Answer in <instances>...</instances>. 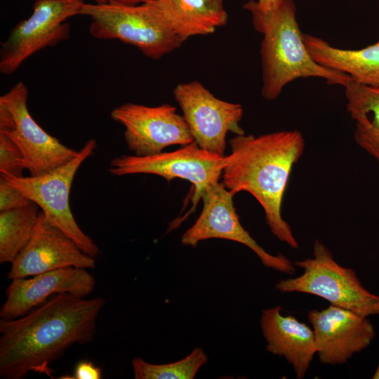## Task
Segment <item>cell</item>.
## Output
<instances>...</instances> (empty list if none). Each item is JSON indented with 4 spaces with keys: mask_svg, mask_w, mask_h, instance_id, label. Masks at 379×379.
Masks as SVG:
<instances>
[{
    "mask_svg": "<svg viewBox=\"0 0 379 379\" xmlns=\"http://www.w3.org/2000/svg\"><path fill=\"white\" fill-rule=\"evenodd\" d=\"M105 305L100 297H51L26 314L0 320V376L22 379L30 372L53 378L51 365L75 345L91 342Z\"/></svg>",
    "mask_w": 379,
    "mask_h": 379,
    "instance_id": "cell-1",
    "label": "cell"
},
{
    "mask_svg": "<svg viewBox=\"0 0 379 379\" xmlns=\"http://www.w3.org/2000/svg\"><path fill=\"white\" fill-rule=\"evenodd\" d=\"M222 183L234 195L250 193L265 212L267 225L279 241L298 248L289 224L283 218V197L293 167L305 149V139L297 131H279L258 136L236 135L229 140Z\"/></svg>",
    "mask_w": 379,
    "mask_h": 379,
    "instance_id": "cell-2",
    "label": "cell"
},
{
    "mask_svg": "<svg viewBox=\"0 0 379 379\" xmlns=\"http://www.w3.org/2000/svg\"><path fill=\"white\" fill-rule=\"evenodd\" d=\"M244 8L251 14L255 29L262 35L260 53L264 99H277L286 86L300 78H320L329 85L344 88L352 81L348 75L324 67L312 58L297 20L294 0H278L267 11L250 0Z\"/></svg>",
    "mask_w": 379,
    "mask_h": 379,
    "instance_id": "cell-3",
    "label": "cell"
},
{
    "mask_svg": "<svg viewBox=\"0 0 379 379\" xmlns=\"http://www.w3.org/2000/svg\"><path fill=\"white\" fill-rule=\"evenodd\" d=\"M294 265L304 272L279 281L275 288L280 293H309L364 317L379 315V296L364 288L353 269L339 265L321 241H314L312 258Z\"/></svg>",
    "mask_w": 379,
    "mask_h": 379,
    "instance_id": "cell-4",
    "label": "cell"
},
{
    "mask_svg": "<svg viewBox=\"0 0 379 379\" xmlns=\"http://www.w3.org/2000/svg\"><path fill=\"white\" fill-rule=\"evenodd\" d=\"M80 15L91 18L89 32L93 37L120 40L137 47L152 60L161 59L185 41L171 32L146 4L85 3Z\"/></svg>",
    "mask_w": 379,
    "mask_h": 379,
    "instance_id": "cell-5",
    "label": "cell"
},
{
    "mask_svg": "<svg viewBox=\"0 0 379 379\" xmlns=\"http://www.w3.org/2000/svg\"><path fill=\"white\" fill-rule=\"evenodd\" d=\"M97 147L95 139L88 140L70 161L39 176H12L1 174L8 182L35 203L46 220L70 237L87 255L95 258L99 248L78 225L69 205V192L81 164Z\"/></svg>",
    "mask_w": 379,
    "mask_h": 379,
    "instance_id": "cell-6",
    "label": "cell"
},
{
    "mask_svg": "<svg viewBox=\"0 0 379 379\" xmlns=\"http://www.w3.org/2000/svg\"><path fill=\"white\" fill-rule=\"evenodd\" d=\"M28 88L16 83L0 96V132L22 152L31 176L46 174L72 159L79 151L61 143L33 119L27 107Z\"/></svg>",
    "mask_w": 379,
    "mask_h": 379,
    "instance_id": "cell-7",
    "label": "cell"
},
{
    "mask_svg": "<svg viewBox=\"0 0 379 379\" xmlns=\"http://www.w3.org/2000/svg\"><path fill=\"white\" fill-rule=\"evenodd\" d=\"M225 155L200 147L193 141L180 149L148 156L121 155L111 160L109 172L116 176L153 174L168 183L175 178L190 182L194 188L192 201L196 206L205 191L218 182L225 165Z\"/></svg>",
    "mask_w": 379,
    "mask_h": 379,
    "instance_id": "cell-8",
    "label": "cell"
},
{
    "mask_svg": "<svg viewBox=\"0 0 379 379\" xmlns=\"http://www.w3.org/2000/svg\"><path fill=\"white\" fill-rule=\"evenodd\" d=\"M84 0H35L32 14L20 21L1 43L0 72L11 75L36 52L67 39L66 20L80 15Z\"/></svg>",
    "mask_w": 379,
    "mask_h": 379,
    "instance_id": "cell-9",
    "label": "cell"
},
{
    "mask_svg": "<svg viewBox=\"0 0 379 379\" xmlns=\"http://www.w3.org/2000/svg\"><path fill=\"white\" fill-rule=\"evenodd\" d=\"M234 196L222 182H218L209 187L201 197V213L195 222L183 233L182 244L196 247L199 241L208 239L236 241L252 250L265 267L294 274V265L285 255L269 253L244 228L234 206Z\"/></svg>",
    "mask_w": 379,
    "mask_h": 379,
    "instance_id": "cell-10",
    "label": "cell"
},
{
    "mask_svg": "<svg viewBox=\"0 0 379 379\" xmlns=\"http://www.w3.org/2000/svg\"><path fill=\"white\" fill-rule=\"evenodd\" d=\"M173 93L200 147L224 155L227 133H245L239 125L244 114L240 104L218 99L198 81L178 84Z\"/></svg>",
    "mask_w": 379,
    "mask_h": 379,
    "instance_id": "cell-11",
    "label": "cell"
},
{
    "mask_svg": "<svg viewBox=\"0 0 379 379\" xmlns=\"http://www.w3.org/2000/svg\"><path fill=\"white\" fill-rule=\"evenodd\" d=\"M110 117L124 126L126 145L137 156L156 154L167 147L194 141L185 118L168 103L149 107L126 102L114 108Z\"/></svg>",
    "mask_w": 379,
    "mask_h": 379,
    "instance_id": "cell-12",
    "label": "cell"
},
{
    "mask_svg": "<svg viewBox=\"0 0 379 379\" xmlns=\"http://www.w3.org/2000/svg\"><path fill=\"white\" fill-rule=\"evenodd\" d=\"M307 318L313 327L317 354L324 364H345L367 348L375 335L367 317L335 305L310 310Z\"/></svg>",
    "mask_w": 379,
    "mask_h": 379,
    "instance_id": "cell-13",
    "label": "cell"
},
{
    "mask_svg": "<svg viewBox=\"0 0 379 379\" xmlns=\"http://www.w3.org/2000/svg\"><path fill=\"white\" fill-rule=\"evenodd\" d=\"M95 264L94 258L48 222L40 211L32 236L11 263L7 277L11 280L26 278L67 267L89 270L95 268Z\"/></svg>",
    "mask_w": 379,
    "mask_h": 379,
    "instance_id": "cell-14",
    "label": "cell"
},
{
    "mask_svg": "<svg viewBox=\"0 0 379 379\" xmlns=\"http://www.w3.org/2000/svg\"><path fill=\"white\" fill-rule=\"evenodd\" d=\"M95 279L87 269L67 267L11 280L0 310L1 319L23 316L60 293L86 298L94 291Z\"/></svg>",
    "mask_w": 379,
    "mask_h": 379,
    "instance_id": "cell-15",
    "label": "cell"
},
{
    "mask_svg": "<svg viewBox=\"0 0 379 379\" xmlns=\"http://www.w3.org/2000/svg\"><path fill=\"white\" fill-rule=\"evenodd\" d=\"M280 306L262 310L260 327L266 350L284 357L293 367L296 378H303L317 354L314 331L292 315L283 316Z\"/></svg>",
    "mask_w": 379,
    "mask_h": 379,
    "instance_id": "cell-16",
    "label": "cell"
},
{
    "mask_svg": "<svg viewBox=\"0 0 379 379\" xmlns=\"http://www.w3.org/2000/svg\"><path fill=\"white\" fill-rule=\"evenodd\" d=\"M302 37L310 55L320 65L344 73L358 84L379 87V41L359 49H345L309 34Z\"/></svg>",
    "mask_w": 379,
    "mask_h": 379,
    "instance_id": "cell-17",
    "label": "cell"
},
{
    "mask_svg": "<svg viewBox=\"0 0 379 379\" xmlns=\"http://www.w3.org/2000/svg\"><path fill=\"white\" fill-rule=\"evenodd\" d=\"M145 4L171 32L185 41L212 34L228 20L225 8L206 0H153Z\"/></svg>",
    "mask_w": 379,
    "mask_h": 379,
    "instance_id": "cell-18",
    "label": "cell"
},
{
    "mask_svg": "<svg viewBox=\"0 0 379 379\" xmlns=\"http://www.w3.org/2000/svg\"><path fill=\"white\" fill-rule=\"evenodd\" d=\"M33 201L0 211V263H12L31 239L40 211Z\"/></svg>",
    "mask_w": 379,
    "mask_h": 379,
    "instance_id": "cell-19",
    "label": "cell"
},
{
    "mask_svg": "<svg viewBox=\"0 0 379 379\" xmlns=\"http://www.w3.org/2000/svg\"><path fill=\"white\" fill-rule=\"evenodd\" d=\"M207 361L204 351L197 347L186 357L164 364H150L135 357L132 359V368L135 379H193Z\"/></svg>",
    "mask_w": 379,
    "mask_h": 379,
    "instance_id": "cell-20",
    "label": "cell"
},
{
    "mask_svg": "<svg viewBox=\"0 0 379 379\" xmlns=\"http://www.w3.org/2000/svg\"><path fill=\"white\" fill-rule=\"evenodd\" d=\"M347 111L354 119L359 114H372V125L379 128V87L351 81L345 87Z\"/></svg>",
    "mask_w": 379,
    "mask_h": 379,
    "instance_id": "cell-21",
    "label": "cell"
},
{
    "mask_svg": "<svg viewBox=\"0 0 379 379\" xmlns=\"http://www.w3.org/2000/svg\"><path fill=\"white\" fill-rule=\"evenodd\" d=\"M25 169L22 152L10 138L0 132V174L20 177Z\"/></svg>",
    "mask_w": 379,
    "mask_h": 379,
    "instance_id": "cell-22",
    "label": "cell"
},
{
    "mask_svg": "<svg viewBox=\"0 0 379 379\" xmlns=\"http://www.w3.org/2000/svg\"><path fill=\"white\" fill-rule=\"evenodd\" d=\"M354 138L361 149L374 158L379 164V128L373 126L366 114L355 117Z\"/></svg>",
    "mask_w": 379,
    "mask_h": 379,
    "instance_id": "cell-23",
    "label": "cell"
},
{
    "mask_svg": "<svg viewBox=\"0 0 379 379\" xmlns=\"http://www.w3.org/2000/svg\"><path fill=\"white\" fill-rule=\"evenodd\" d=\"M32 201L8 180L0 176V211L25 206Z\"/></svg>",
    "mask_w": 379,
    "mask_h": 379,
    "instance_id": "cell-24",
    "label": "cell"
},
{
    "mask_svg": "<svg viewBox=\"0 0 379 379\" xmlns=\"http://www.w3.org/2000/svg\"><path fill=\"white\" fill-rule=\"evenodd\" d=\"M102 378V369L95 366L92 361H81L74 368L72 375H62L61 379H100Z\"/></svg>",
    "mask_w": 379,
    "mask_h": 379,
    "instance_id": "cell-25",
    "label": "cell"
},
{
    "mask_svg": "<svg viewBox=\"0 0 379 379\" xmlns=\"http://www.w3.org/2000/svg\"><path fill=\"white\" fill-rule=\"evenodd\" d=\"M278 0H257L258 6L263 11H267L272 8Z\"/></svg>",
    "mask_w": 379,
    "mask_h": 379,
    "instance_id": "cell-26",
    "label": "cell"
},
{
    "mask_svg": "<svg viewBox=\"0 0 379 379\" xmlns=\"http://www.w3.org/2000/svg\"><path fill=\"white\" fill-rule=\"evenodd\" d=\"M153 0H110V1L115 2L117 4H121L125 5H138L145 4Z\"/></svg>",
    "mask_w": 379,
    "mask_h": 379,
    "instance_id": "cell-27",
    "label": "cell"
},
{
    "mask_svg": "<svg viewBox=\"0 0 379 379\" xmlns=\"http://www.w3.org/2000/svg\"><path fill=\"white\" fill-rule=\"evenodd\" d=\"M213 6L220 8H224L223 6V1L224 0H206Z\"/></svg>",
    "mask_w": 379,
    "mask_h": 379,
    "instance_id": "cell-28",
    "label": "cell"
},
{
    "mask_svg": "<svg viewBox=\"0 0 379 379\" xmlns=\"http://www.w3.org/2000/svg\"><path fill=\"white\" fill-rule=\"evenodd\" d=\"M373 379H379V363L372 377Z\"/></svg>",
    "mask_w": 379,
    "mask_h": 379,
    "instance_id": "cell-29",
    "label": "cell"
},
{
    "mask_svg": "<svg viewBox=\"0 0 379 379\" xmlns=\"http://www.w3.org/2000/svg\"><path fill=\"white\" fill-rule=\"evenodd\" d=\"M93 1V3H95V4H105V3H107V2H109L110 0H91Z\"/></svg>",
    "mask_w": 379,
    "mask_h": 379,
    "instance_id": "cell-30",
    "label": "cell"
}]
</instances>
